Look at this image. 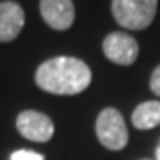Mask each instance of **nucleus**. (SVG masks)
I'll use <instances>...</instances> for the list:
<instances>
[{"label":"nucleus","instance_id":"nucleus-3","mask_svg":"<svg viewBox=\"0 0 160 160\" xmlns=\"http://www.w3.org/2000/svg\"><path fill=\"white\" fill-rule=\"evenodd\" d=\"M96 135L103 148L110 151H119L128 144V130L125 118L118 109L107 107L98 114Z\"/></svg>","mask_w":160,"mask_h":160},{"label":"nucleus","instance_id":"nucleus-10","mask_svg":"<svg viewBox=\"0 0 160 160\" xmlns=\"http://www.w3.org/2000/svg\"><path fill=\"white\" fill-rule=\"evenodd\" d=\"M149 89H151L157 96H160V66H157V68L153 69V73H151V78H149Z\"/></svg>","mask_w":160,"mask_h":160},{"label":"nucleus","instance_id":"nucleus-2","mask_svg":"<svg viewBox=\"0 0 160 160\" xmlns=\"http://www.w3.org/2000/svg\"><path fill=\"white\" fill-rule=\"evenodd\" d=\"M158 0H112V14L123 29L142 30L153 22Z\"/></svg>","mask_w":160,"mask_h":160},{"label":"nucleus","instance_id":"nucleus-5","mask_svg":"<svg viewBox=\"0 0 160 160\" xmlns=\"http://www.w3.org/2000/svg\"><path fill=\"white\" fill-rule=\"evenodd\" d=\"M103 53L114 64L130 66L139 55V43L126 32H110L103 39Z\"/></svg>","mask_w":160,"mask_h":160},{"label":"nucleus","instance_id":"nucleus-8","mask_svg":"<svg viewBox=\"0 0 160 160\" xmlns=\"http://www.w3.org/2000/svg\"><path fill=\"white\" fill-rule=\"evenodd\" d=\"M132 123L137 130H151L160 125V102H142L132 114Z\"/></svg>","mask_w":160,"mask_h":160},{"label":"nucleus","instance_id":"nucleus-12","mask_svg":"<svg viewBox=\"0 0 160 160\" xmlns=\"http://www.w3.org/2000/svg\"><path fill=\"white\" fill-rule=\"evenodd\" d=\"M144 160H148V158H144Z\"/></svg>","mask_w":160,"mask_h":160},{"label":"nucleus","instance_id":"nucleus-11","mask_svg":"<svg viewBox=\"0 0 160 160\" xmlns=\"http://www.w3.org/2000/svg\"><path fill=\"white\" fill-rule=\"evenodd\" d=\"M157 160H160V142H158V146H157Z\"/></svg>","mask_w":160,"mask_h":160},{"label":"nucleus","instance_id":"nucleus-1","mask_svg":"<svg viewBox=\"0 0 160 160\" xmlns=\"http://www.w3.org/2000/svg\"><path fill=\"white\" fill-rule=\"evenodd\" d=\"M36 84L52 94H78L91 84V69L77 57H53L38 68Z\"/></svg>","mask_w":160,"mask_h":160},{"label":"nucleus","instance_id":"nucleus-9","mask_svg":"<svg viewBox=\"0 0 160 160\" xmlns=\"http://www.w3.org/2000/svg\"><path fill=\"white\" fill-rule=\"evenodd\" d=\"M11 160H45V157L36 151H27V149H20L11 155Z\"/></svg>","mask_w":160,"mask_h":160},{"label":"nucleus","instance_id":"nucleus-4","mask_svg":"<svg viewBox=\"0 0 160 160\" xmlns=\"http://www.w3.org/2000/svg\"><path fill=\"white\" fill-rule=\"evenodd\" d=\"M16 128L25 139L32 142H48L53 137V121L38 110H23L16 118Z\"/></svg>","mask_w":160,"mask_h":160},{"label":"nucleus","instance_id":"nucleus-7","mask_svg":"<svg viewBox=\"0 0 160 160\" xmlns=\"http://www.w3.org/2000/svg\"><path fill=\"white\" fill-rule=\"evenodd\" d=\"M25 25V12L16 2H0V43L16 39Z\"/></svg>","mask_w":160,"mask_h":160},{"label":"nucleus","instance_id":"nucleus-6","mask_svg":"<svg viewBox=\"0 0 160 160\" xmlns=\"http://www.w3.org/2000/svg\"><path fill=\"white\" fill-rule=\"evenodd\" d=\"M39 11L46 25L53 30H66L75 22V6L71 0H41Z\"/></svg>","mask_w":160,"mask_h":160}]
</instances>
